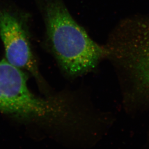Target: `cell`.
<instances>
[{
	"mask_svg": "<svg viewBox=\"0 0 149 149\" xmlns=\"http://www.w3.org/2000/svg\"><path fill=\"white\" fill-rule=\"evenodd\" d=\"M109 61L114 67L124 103L141 113L149 109V17L122 20L108 43Z\"/></svg>",
	"mask_w": 149,
	"mask_h": 149,
	"instance_id": "cell-1",
	"label": "cell"
},
{
	"mask_svg": "<svg viewBox=\"0 0 149 149\" xmlns=\"http://www.w3.org/2000/svg\"><path fill=\"white\" fill-rule=\"evenodd\" d=\"M42 6L51 47L67 77L75 79L84 76L106 59L104 45L90 37L72 17L63 0H45Z\"/></svg>",
	"mask_w": 149,
	"mask_h": 149,
	"instance_id": "cell-2",
	"label": "cell"
},
{
	"mask_svg": "<svg viewBox=\"0 0 149 149\" xmlns=\"http://www.w3.org/2000/svg\"><path fill=\"white\" fill-rule=\"evenodd\" d=\"M0 111L27 118L49 120L69 127L79 119L81 109L73 95L49 99L36 96L29 88L25 73L4 59L0 61Z\"/></svg>",
	"mask_w": 149,
	"mask_h": 149,
	"instance_id": "cell-3",
	"label": "cell"
},
{
	"mask_svg": "<svg viewBox=\"0 0 149 149\" xmlns=\"http://www.w3.org/2000/svg\"><path fill=\"white\" fill-rule=\"evenodd\" d=\"M0 36L7 62L39 78L26 27L17 16L6 10H0Z\"/></svg>",
	"mask_w": 149,
	"mask_h": 149,
	"instance_id": "cell-4",
	"label": "cell"
}]
</instances>
